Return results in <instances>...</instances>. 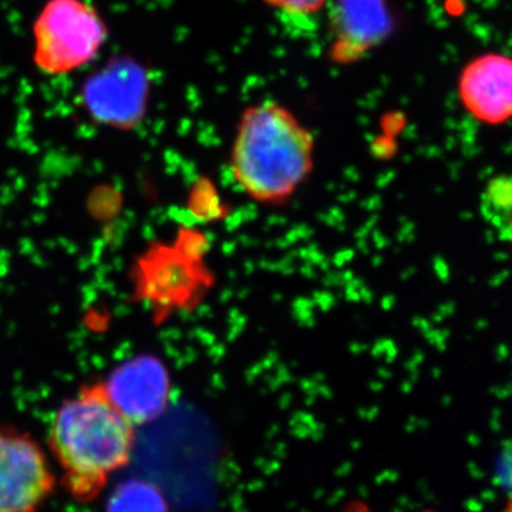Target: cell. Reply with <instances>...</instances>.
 <instances>
[{
  "instance_id": "30bf717a",
  "label": "cell",
  "mask_w": 512,
  "mask_h": 512,
  "mask_svg": "<svg viewBox=\"0 0 512 512\" xmlns=\"http://www.w3.org/2000/svg\"><path fill=\"white\" fill-rule=\"evenodd\" d=\"M266 5L295 16H311L328 6L329 0H262Z\"/></svg>"
},
{
  "instance_id": "3957f363",
  "label": "cell",
  "mask_w": 512,
  "mask_h": 512,
  "mask_svg": "<svg viewBox=\"0 0 512 512\" xmlns=\"http://www.w3.org/2000/svg\"><path fill=\"white\" fill-rule=\"evenodd\" d=\"M33 64L46 76L89 66L106 45L107 25L89 0H47L33 23Z\"/></svg>"
},
{
  "instance_id": "9c48e42d",
  "label": "cell",
  "mask_w": 512,
  "mask_h": 512,
  "mask_svg": "<svg viewBox=\"0 0 512 512\" xmlns=\"http://www.w3.org/2000/svg\"><path fill=\"white\" fill-rule=\"evenodd\" d=\"M481 211L495 228L508 231L512 221V173L488 181L481 197Z\"/></svg>"
},
{
  "instance_id": "5bb4252c",
  "label": "cell",
  "mask_w": 512,
  "mask_h": 512,
  "mask_svg": "<svg viewBox=\"0 0 512 512\" xmlns=\"http://www.w3.org/2000/svg\"><path fill=\"white\" fill-rule=\"evenodd\" d=\"M507 234H508V238H510L511 247H512V221H511L510 227H508Z\"/></svg>"
},
{
  "instance_id": "5b68a950",
  "label": "cell",
  "mask_w": 512,
  "mask_h": 512,
  "mask_svg": "<svg viewBox=\"0 0 512 512\" xmlns=\"http://www.w3.org/2000/svg\"><path fill=\"white\" fill-rule=\"evenodd\" d=\"M103 383L111 402L136 427L163 416L173 390L167 367L148 355L128 360Z\"/></svg>"
},
{
  "instance_id": "ba28073f",
  "label": "cell",
  "mask_w": 512,
  "mask_h": 512,
  "mask_svg": "<svg viewBox=\"0 0 512 512\" xmlns=\"http://www.w3.org/2000/svg\"><path fill=\"white\" fill-rule=\"evenodd\" d=\"M107 512H168L164 495L153 484L133 480L116 488Z\"/></svg>"
},
{
  "instance_id": "7c38bea8",
  "label": "cell",
  "mask_w": 512,
  "mask_h": 512,
  "mask_svg": "<svg viewBox=\"0 0 512 512\" xmlns=\"http://www.w3.org/2000/svg\"><path fill=\"white\" fill-rule=\"evenodd\" d=\"M343 512H373L372 508L369 507L366 503H363V501H353V503H350L348 507L343 510Z\"/></svg>"
},
{
  "instance_id": "52a82bcc",
  "label": "cell",
  "mask_w": 512,
  "mask_h": 512,
  "mask_svg": "<svg viewBox=\"0 0 512 512\" xmlns=\"http://www.w3.org/2000/svg\"><path fill=\"white\" fill-rule=\"evenodd\" d=\"M464 110L485 126L512 120V57L485 53L470 60L458 77Z\"/></svg>"
},
{
  "instance_id": "7a4b0ae2",
  "label": "cell",
  "mask_w": 512,
  "mask_h": 512,
  "mask_svg": "<svg viewBox=\"0 0 512 512\" xmlns=\"http://www.w3.org/2000/svg\"><path fill=\"white\" fill-rule=\"evenodd\" d=\"M315 168V136L278 101L252 104L241 114L229 156L239 190L256 204L291 200Z\"/></svg>"
},
{
  "instance_id": "8992f818",
  "label": "cell",
  "mask_w": 512,
  "mask_h": 512,
  "mask_svg": "<svg viewBox=\"0 0 512 512\" xmlns=\"http://www.w3.org/2000/svg\"><path fill=\"white\" fill-rule=\"evenodd\" d=\"M329 26L330 60L352 64L382 45L394 22L387 0H333Z\"/></svg>"
},
{
  "instance_id": "6da1fadb",
  "label": "cell",
  "mask_w": 512,
  "mask_h": 512,
  "mask_svg": "<svg viewBox=\"0 0 512 512\" xmlns=\"http://www.w3.org/2000/svg\"><path fill=\"white\" fill-rule=\"evenodd\" d=\"M47 443L66 493L76 503L90 504L130 463L136 426L111 402L104 383H94L59 407Z\"/></svg>"
},
{
  "instance_id": "277c9868",
  "label": "cell",
  "mask_w": 512,
  "mask_h": 512,
  "mask_svg": "<svg viewBox=\"0 0 512 512\" xmlns=\"http://www.w3.org/2000/svg\"><path fill=\"white\" fill-rule=\"evenodd\" d=\"M55 487L42 447L28 434L0 427V512H39Z\"/></svg>"
},
{
  "instance_id": "8fae6325",
  "label": "cell",
  "mask_w": 512,
  "mask_h": 512,
  "mask_svg": "<svg viewBox=\"0 0 512 512\" xmlns=\"http://www.w3.org/2000/svg\"><path fill=\"white\" fill-rule=\"evenodd\" d=\"M495 481L512 495V439L505 441L495 460Z\"/></svg>"
},
{
  "instance_id": "9a60e30c",
  "label": "cell",
  "mask_w": 512,
  "mask_h": 512,
  "mask_svg": "<svg viewBox=\"0 0 512 512\" xmlns=\"http://www.w3.org/2000/svg\"><path fill=\"white\" fill-rule=\"evenodd\" d=\"M421 512H437V511H431V510H429V511H421Z\"/></svg>"
},
{
  "instance_id": "4fadbf2b",
  "label": "cell",
  "mask_w": 512,
  "mask_h": 512,
  "mask_svg": "<svg viewBox=\"0 0 512 512\" xmlns=\"http://www.w3.org/2000/svg\"><path fill=\"white\" fill-rule=\"evenodd\" d=\"M501 512H512V495L508 498L507 503L504 504L503 510Z\"/></svg>"
}]
</instances>
